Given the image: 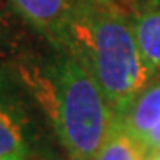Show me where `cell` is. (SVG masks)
<instances>
[{"mask_svg": "<svg viewBox=\"0 0 160 160\" xmlns=\"http://www.w3.org/2000/svg\"><path fill=\"white\" fill-rule=\"evenodd\" d=\"M27 146L22 123L0 100V160H25Z\"/></svg>", "mask_w": 160, "mask_h": 160, "instance_id": "obj_7", "label": "cell"}, {"mask_svg": "<svg viewBox=\"0 0 160 160\" xmlns=\"http://www.w3.org/2000/svg\"><path fill=\"white\" fill-rule=\"evenodd\" d=\"M141 53L153 69H160V11H144L132 22Z\"/></svg>", "mask_w": 160, "mask_h": 160, "instance_id": "obj_5", "label": "cell"}, {"mask_svg": "<svg viewBox=\"0 0 160 160\" xmlns=\"http://www.w3.org/2000/svg\"><path fill=\"white\" fill-rule=\"evenodd\" d=\"M34 82L69 158L94 160L116 123L114 110L94 78L62 52L45 77Z\"/></svg>", "mask_w": 160, "mask_h": 160, "instance_id": "obj_2", "label": "cell"}, {"mask_svg": "<svg viewBox=\"0 0 160 160\" xmlns=\"http://www.w3.org/2000/svg\"><path fill=\"white\" fill-rule=\"evenodd\" d=\"M94 160H146V153L116 118L112 130L109 132L102 148L98 149Z\"/></svg>", "mask_w": 160, "mask_h": 160, "instance_id": "obj_6", "label": "cell"}, {"mask_svg": "<svg viewBox=\"0 0 160 160\" xmlns=\"http://www.w3.org/2000/svg\"><path fill=\"white\" fill-rule=\"evenodd\" d=\"M12 7L52 41L57 39L78 0H11Z\"/></svg>", "mask_w": 160, "mask_h": 160, "instance_id": "obj_3", "label": "cell"}, {"mask_svg": "<svg viewBox=\"0 0 160 160\" xmlns=\"http://www.w3.org/2000/svg\"><path fill=\"white\" fill-rule=\"evenodd\" d=\"M149 160H160V153L153 155V157H149Z\"/></svg>", "mask_w": 160, "mask_h": 160, "instance_id": "obj_8", "label": "cell"}, {"mask_svg": "<svg viewBox=\"0 0 160 160\" xmlns=\"http://www.w3.org/2000/svg\"><path fill=\"white\" fill-rule=\"evenodd\" d=\"M55 43L94 78L116 116L148 89L153 77L132 23L109 0H78Z\"/></svg>", "mask_w": 160, "mask_h": 160, "instance_id": "obj_1", "label": "cell"}, {"mask_svg": "<svg viewBox=\"0 0 160 160\" xmlns=\"http://www.w3.org/2000/svg\"><path fill=\"white\" fill-rule=\"evenodd\" d=\"M121 126L141 146L155 126L160 123V82L141 94L121 116H116Z\"/></svg>", "mask_w": 160, "mask_h": 160, "instance_id": "obj_4", "label": "cell"}]
</instances>
